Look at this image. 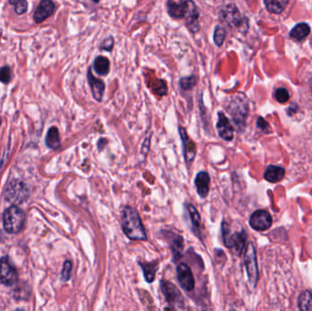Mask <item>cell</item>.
Segmentation results:
<instances>
[{"label": "cell", "instance_id": "cell-19", "mask_svg": "<svg viewBox=\"0 0 312 311\" xmlns=\"http://www.w3.org/2000/svg\"><path fill=\"white\" fill-rule=\"evenodd\" d=\"M165 237L167 239L170 247L173 251L174 258H180L182 251L184 249V240L181 236L176 235L173 232H165Z\"/></svg>", "mask_w": 312, "mask_h": 311}, {"label": "cell", "instance_id": "cell-12", "mask_svg": "<svg viewBox=\"0 0 312 311\" xmlns=\"http://www.w3.org/2000/svg\"><path fill=\"white\" fill-rule=\"evenodd\" d=\"M179 134H180V138H181L184 161L187 164V166H189L192 164V162L195 160V157H196V143L191 138L189 137L185 129L183 128L181 126L179 127Z\"/></svg>", "mask_w": 312, "mask_h": 311}, {"label": "cell", "instance_id": "cell-7", "mask_svg": "<svg viewBox=\"0 0 312 311\" xmlns=\"http://www.w3.org/2000/svg\"><path fill=\"white\" fill-rule=\"evenodd\" d=\"M228 111L230 112L236 124H238L239 126L245 124L248 113V107L247 102H245L243 98H240L239 96L234 97V99L229 103Z\"/></svg>", "mask_w": 312, "mask_h": 311}, {"label": "cell", "instance_id": "cell-1", "mask_svg": "<svg viewBox=\"0 0 312 311\" xmlns=\"http://www.w3.org/2000/svg\"><path fill=\"white\" fill-rule=\"evenodd\" d=\"M121 224L124 235L131 240L146 241L147 234L138 212L131 206H125L121 215Z\"/></svg>", "mask_w": 312, "mask_h": 311}, {"label": "cell", "instance_id": "cell-17", "mask_svg": "<svg viewBox=\"0 0 312 311\" xmlns=\"http://www.w3.org/2000/svg\"><path fill=\"white\" fill-rule=\"evenodd\" d=\"M196 192L201 198L208 196L210 191V176L207 172L202 171L198 173L195 179Z\"/></svg>", "mask_w": 312, "mask_h": 311}, {"label": "cell", "instance_id": "cell-26", "mask_svg": "<svg viewBox=\"0 0 312 311\" xmlns=\"http://www.w3.org/2000/svg\"><path fill=\"white\" fill-rule=\"evenodd\" d=\"M46 145L51 149H57L60 145V136L58 132V128L53 126L48 130V133L46 135Z\"/></svg>", "mask_w": 312, "mask_h": 311}, {"label": "cell", "instance_id": "cell-32", "mask_svg": "<svg viewBox=\"0 0 312 311\" xmlns=\"http://www.w3.org/2000/svg\"><path fill=\"white\" fill-rule=\"evenodd\" d=\"M225 38V30L221 26H217L214 33V41L218 47H221Z\"/></svg>", "mask_w": 312, "mask_h": 311}, {"label": "cell", "instance_id": "cell-35", "mask_svg": "<svg viewBox=\"0 0 312 311\" xmlns=\"http://www.w3.org/2000/svg\"><path fill=\"white\" fill-rule=\"evenodd\" d=\"M306 238H307V241H306L307 249H308V252H309L312 258V219L311 220L309 225L307 226Z\"/></svg>", "mask_w": 312, "mask_h": 311}, {"label": "cell", "instance_id": "cell-4", "mask_svg": "<svg viewBox=\"0 0 312 311\" xmlns=\"http://www.w3.org/2000/svg\"><path fill=\"white\" fill-rule=\"evenodd\" d=\"M221 228H222V238H223V242L225 246L227 248L233 249L236 255L240 256L246 243L247 236L245 231L231 234L230 226L225 221H223Z\"/></svg>", "mask_w": 312, "mask_h": 311}, {"label": "cell", "instance_id": "cell-21", "mask_svg": "<svg viewBox=\"0 0 312 311\" xmlns=\"http://www.w3.org/2000/svg\"><path fill=\"white\" fill-rule=\"evenodd\" d=\"M139 265L142 268L146 282L150 283V284L153 283L155 279L156 272L159 268V261L153 260L152 262L139 261Z\"/></svg>", "mask_w": 312, "mask_h": 311}, {"label": "cell", "instance_id": "cell-34", "mask_svg": "<svg viewBox=\"0 0 312 311\" xmlns=\"http://www.w3.org/2000/svg\"><path fill=\"white\" fill-rule=\"evenodd\" d=\"M72 270H73V263L70 260L66 261L63 265V269L61 271V279L63 282L68 281L71 278Z\"/></svg>", "mask_w": 312, "mask_h": 311}, {"label": "cell", "instance_id": "cell-11", "mask_svg": "<svg viewBox=\"0 0 312 311\" xmlns=\"http://www.w3.org/2000/svg\"><path fill=\"white\" fill-rule=\"evenodd\" d=\"M220 18L231 28L239 27L243 21L239 10L234 4H228L220 10Z\"/></svg>", "mask_w": 312, "mask_h": 311}, {"label": "cell", "instance_id": "cell-14", "mask_svg": "<svg viewBox=\"0 0 312 311\" xmlns=\"http://www.w3.org/2000/svg\"><path fill=\"white\" fill-rule=\"evenodd\" d=\"M56 11V5L52 0H42L34 12L33 19L37 24H40L49 18Z\"/></svg>", "mask_w": 312, "mask_h": 311}, {"label": "cell", "instance_id": "cell-28", "mask_svg": "<svg viewBox=\"0 0 312 311\" xmlns=\"http://www.w3.org/2000/svg\"><path fill=\"white\" fill-rule=\"evenodd\" d=\"M298 305L301 311H312V290H305L300 294Z\"/></svg>", "mask_w": 312, "mask_h": 311}, {"label": "cell", "instance_id": "cell-31", "mask_svg": "<svg viewBox=\"0 0 312 311\" xmlns=\"http://www.w3.org/2000/svg\"><path fill=\"white\" fill-rule=\"evenodd\" d=\"M275 97L276 101L279 103H286L289 102L291 95L286 88L280 87L277 88L275 91Z\"/></svg>", "mask_w": 312, "mask_h": 311}, {"label": "cell", "instance_id": "cell-9", "mask_svg": "<svg viewBox=\"0 0 312 311\" xmlns=\"http://www.w3.org/2000/svg\"><path fill=\"white\" fill-rule=\"evenodd\" d=\"M18 275L16 268L10 264L7 256L0 258V281L5 286H13Z\"/></svg>", "mask_w": 312, "mask_h": 311}, {"label": "cell", "instance_id": "cell-33", "mask_svg": "<svg viewBox=\"0 0 312 311\" xmlns=\"http://www.w3.org/2000/svg\"><path fill=\"white\" fill-rule=\"evenodd\" d=\"M196 85V77L195 75H191L189 77L182 78L180 80V86L184 91H190Z\"/></svg>", "mask_w": 312, "mask_h": 311}, {"label": "cell", "instance_id": "cell-24", "mask_svg": "<svg viewBox=\"0 0 312 311\" xmlns=\"http://www.w3.org/2000/svg\"><path fill=\"white\" fill-rule=\"evenodd\" d=\"M290 0H264L268 11L272 14H281L288 7Z\"/></svg>", "mask_w": 312, "mask_h": 311}, {"label": "cell", "instance_id": "cell-15", "mask_svg": "<svg viewBox=\"0 0 312 311\" xmlns=\"http://www.w3.org/2000/svg\"><path fill=\"white\" fill-rule=\"evenodd\" d=\"M184 18H185V25L190 31L196 33L200 28L199 25V12L196 4L192 0L186 1V9Z\"/></svg>", "mask_w": 312, "mask_h": 311}, {"label": "cell", "instance_id": "cell-20", "mask_svg": "<svg viewBox=\"0 0 312 311\" xmlns=\"http://www.w3.org/2000/svg\"><path fill=\"white\" fill-rule=\"evenodd\" d=\"M186 9V1L185 0H168L167 1V10L169 15L176 18H184Z\"/></svg>", "mask_w": 312, "mask_h": 311}, {"label": "cell", "instance_id": "cell-2", "mask_svg": "<svg viewBox=\"0 0 312 311\" xmlns=\"http://www.w3.org/2000/svg\"><path fill=\"white\" fill-rule=\"evenodd\" d=\"M26 222V214L17 205H12L6 210L3 217L5 230L9 234H18L22 231Z\"/></svg>", "mask_w": 312, "mask_h": 311}, {"label": "cell", "instance_id": "cell-29", "mask_svg": "<svg viewBox=\"0 0 312 311\" xmlns=\"http://www.w3.org/2000/svg\"><path fill=\"white\" fill-rule=\"evenodd\" d=\"M11 5L14 6L15 12L18 15H22L28 10L27 0H8Z\"/></svg>", "mask_w": 312, "mask_h": 311}, {"label": "cell", "instance_id": "cell-10", "mask_svg": "<svg viewBox=\"0 0 312 311\" xmlns=\"http://www.w3.org/2000/svg\"><path fill=\"white\" fill-rule=\"evenodd\" d=\"M249 224L256 231H266L272 224V217L266 210H257L249 218Z\"/></svg>", "mask_w": 312, "mask_h": 311}, {"label": "cell", "instance_id": "cell-40", "mask_svg": "<svg viewBox=\"0 0 312 311\" xmlns=\"http://www.w3.org/2000/svg\"><path fill=\"white\" fill-rule=\"evenodd\" d=\"M0 124H1V119H0Z\"/></svg>", "mask_w": 312, "mask_h": 311}, {"label": "cell", "instance_id": "cell-8", "mask_svg": "<svg viewBox=\"0 0 312 311\" xmlns=\"http://www.w3.org/2000/svg\"><path fill=\"white\" fill-rule=\"evenodd\" d=\"M177 279L182 289L186 292H191L195 290V277L191 268L184 263H180L176 268Z\"/></svg>", "mask_w": 312, "mask_h": 311}, {"label": "cell", "instance_id": "cell-30", "mask_svg": "<svg viewBox=\"0 0 312 311\" xmlns=\"http://www.w3.org/2000/svg\"><path fill=\"white\" fill-rule=\"evenodd\" d=\"M12 78V70L9 66H3L0 68V81L3 84H8Z\"/></svg>", "mask_w": 312, "mask_h": 311}, {"label": "cell", "instance_id": "cell-22", "mask_svg": "<svg viewBox=\"0 0 312 311\" xmlns=\"http://www.w3.org/2000/svg\"><path fill=\"white\" fill-rule=\"evenodd\" d=\"M187 209H188L189 217H190V220H191L193 231L198 238H200L201 237V227H202L201 217L194 205L188 204Z\"/></svg>", "mask_w": 312, "mask_h": 311}, {"label": "cell", "instance_id": "cell-13", "mask_svg": "<svg viewBox=\"0 0 312 311\" xmlns=\"http://www.w3.org/2000/svg\"><path fill=\"white\" fill-rule=\"evenodd\" d=\"M245 266L247 268V275L251 284L256 285L257 278V268L256 261V251L254 246L250 243L245 252Z\"/></svg>", "mask_w": 312, "mask_h": 311}, {"label": "cell", "instance_id": "cell-27", "mask_svg": "<svg viewBox=\"0 0 312 311\" xmlns=\"http://www.w3.org/2000/svg\"><path fill=\"white\" fill-rule=\"evenodd\" d=\"M95 72L99 75H107L110 72V61L108 58L103 56H99L95 58L93 63Z\"/></svg>", "mask_w": 312, "mask_h": 311}, {"label": "cell", "instance_id": "cell-38", "mask_svg": "<svg viewBox=\"0 0 312 311\" xmlns=\"http://www.w3.org/2000/svg\"><path fill=\"white\" fill-rule=\"evenodd\" d=\"M104 142H106V140H105V139H101V140L99 141V143H98V147H99L100 151H102V149H103V146L106 145V144H105V145L103 144Z\"/></svg>", "mask_w": 312, "mask_h": 311}, {"label": "cell", "instance_id": "cell-23", "mask_svg": "<svg viewBox=\"0 0 312 311\" xmlns=\"http://www.w3.org/2000/svg\"><path fill=\"white\" fill-rule=\"evenodd\" d=\"M285 171L282 167L269 165L265 172L264 177L269 183H277L283 179Z\"/></svg>", "mask_w": 312, "mask_h": 311}, {"label": "cell", "instance_id": "cell-6", "mask_svg": "<svg viewBox=\"0 0 312 311\" xmlns=\"http://www.w3.org/2000/svg\"><path fill=\"white\" fill-rule=\"evenodd\" d=\"M161 290L165 296V298L169 305L171 306V309H183L184 300L179 290L175 287L173 283L169 282L166 280L161 281Z\"/></svg>", "mask_w": 312, "mask_h": 311}, {"label": "cell", "instance_id": "cell-3", "mask_svg": "<svg viewBox=\"0 0 312 311\" xmlns=\"http://www.w3.org/2000/svg\"><path fill=\"white\" fill-rule=\"evenodd\" d=\"M298 100L301 106L312 113V65L309 66L302 75L298 89Z\"/></svg>", "mask_w": 312, "mask_h": 311}, {"label": "cell", "instance_id": "cell-18", "mask_svg": "<svg viewBox=\"0 0 312 311\" xmlns=\"http://www.w3.org/2000/svg\"><path fill=\"white\" fill-rule=\"evenodd\" d=\"M88 81L89 84L91 86V90H92V93L97 102H102V98H103V94H104V91H105V84L102 80L97 79L93 76V74L92 73L91 69H89L88 71Z\"/></svg>", "mask_w": 312, "mask_h": 311}, {"label": "cell", "instance_id": "cell-16", "mask_svg": "<svg viewBox=\"0 0 312 311\" xmlns=\"http://www.w3.org/2000/svg\"><path fill=\"white\" fill-rule=\"evenodd\" d=\"M217 130L219 136L226 142L232 141L234 138V129L232 125L223 112H218V121L217 123Z\"/></svg>", "mask_w": 312, "mask_h": 311}, {"label": "cell", "instance_id": "cell-37", "mask_svg": "<svg viewBox=\"0 0 312 311\" xmlns=\"http://www.w3.org/2000/svg\"><path fill=\"white\" fill-rule=\"evenodd\" d=\"M102 50H105V51H110L111 49L113 48V38L111 37H110L109 38L105 39L102 44Z\"/></svg>", "mask_w": 312, "mask_h": 311}, {"label": "cell", "instance_id": "cell-25", "mask_svg": "<svg viewBox=\"0 0 312 311\" xmlns=\"http://www.w3.org/2000/svg\"><path fill=\"white\" fill-rule=\"evenodd\" d=\"M311 33V28L307 23H299L291 30V37L296 41H303Z\"/></svg>", "mask_w": 312, "mask_h": 311}, {"label": "cell", "instance_id": "cell-5", "mask_svg": "<svg viewBox=\"0 0 312 311\" xmlns=\"http://www.w3.org/2000/svg\"><path fill=\"white\" fill-rule=\"evenodd\" d=\"M5 196L9 203L19 204L27 200L29 189L23 182L13 180L7 184Z\"/></svg>", "mask_w": 312, "mask_h": 311}, {"label": "cell", "instance_id": "cell-39", "mask_svg": "<svg viewBox=\"0 0 312 311\" xmlns=\"http://www.w3.org/2000/svg\"><path fill=\"white\" fill-rule=\"evenodd\" d=\"M94 1L95 3H98V2H100V0H93Z\"/></svg>", "mask_w": 312, "mask_h": 311}, {"label": "cell", "instance_id": "cell-36", "mask_svg": "<svg viewBox=\"0 0 312 311\" xmlns=\"http://www.w3.org/2000/svg\"><path fill=\"white\" fill-rule=\"evenodd\" d=\"M153 90L156 94L163 96L166 94L167 86L165 80H157L153 86Z\"/></svg>", "mask_w": 312, "mask_h": 311}]
</instances>
